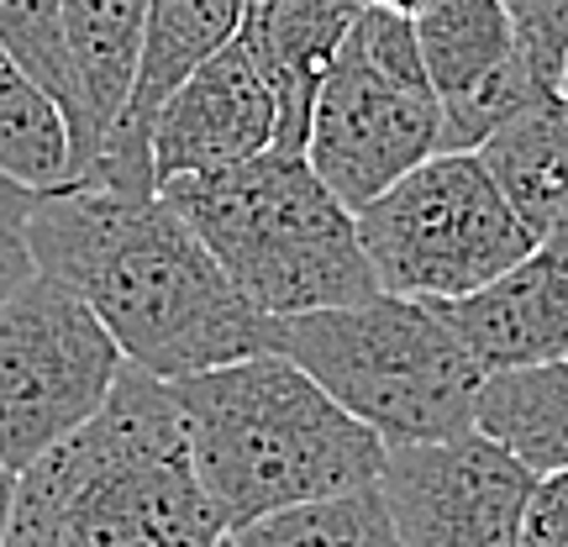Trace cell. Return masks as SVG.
Segmentation results:
<instances>
[{"label":"cell","mask_w":568,"mask_h":547,"mask_svg":"<svg viewBox=\"0 0 568 547\" xmlns=\"http://www.w3.org/2000/svg\"><path fill=\"white\" fill-rule=\"evenodd\" d=\"M474 426L516 453L531 474L568 468V353L531 368L485 374Z\"/></svg>","instance_id":"cell-17"},{"label":"cell","mask_w":568,"mask_h":547,"mask_svg":"<svg viewBox=\"0 0 568 547\" xmlns=\"http://www.w3.org/2000/svg\"><path fill=\"white\" fill-rule=\"evenodd\" d=\"M247 0H148L142 17V53H138V80H132V101H126L116 132L105 138L101 159L90 169L84 184L101 190H126V195H153V122H159L163 101L180 90L211 53H222L243 27Z\"/></svg>","instance_id":"cell-12"},{"label":"cell","mask_w":568,"mask_h":547,"mask_svg":"<svg viewBox=\"0 0 568 547\" xmlns=\"http://www.w3.org/2000/svg\"><path fill=\"white\" fill-rule=\"evenodd\" d=\"M500 195L537 243H568V95L542 90L479 148Z\"/></svg>","instance_id":"cell-16"},{"label":"cell","mask_w":568,"mask_h":547,"mask_svg":"<svg viewBox=\"0 0 568 547\" xmlns=\"http://www.w3.org/2000/svg\"><path fill=\"white\" fill-rule=\"evenodd\" d=\"M410 27L443 105V153H479L521 105L552 90L527 63L500 0H426Z\"/></svg>","instance_id":"cell-10"},{"label":"cell","mask_w":568,"mask_h":547,"mask_svg":"<svg viewBox=\"0 0 568 547\" xmlns=\"http://www.w3.org/2000/svg\"><path fill=\"white\" fill-rule=\"evenodd\" d=\"M432 153H443V105L426 80L416 27L400 11L364 6L316 90L305 163L358 211Z\"/></svg>","instance_id":"cell-6"},{"label":"cell","mask_w":568,"mask_h":547,"mask_svg":"<svg viewBox=\"0 0 568 547\" xmlns=\"http://www.w3.org/2000/svg\"><path fill=\"white\" fill-rule=\"evenodd\" d=\"M506 6L510 27H516V42L527 63L542 74V84L558 90L568 63V0H500Z\"/></svg>","instance_id":"cell-21"},{"label":"cell","mask_w":568,"mask_h":547,"mask_svg":"<svg viewBox=\"0 0 568 547\" xmlns=\"http://www.w3.org/2000/svg\"><path fill=\"white\" fill-rule=\"evenodd\" d=\"M0 174L21 190H63L74 180V142L59 101L0 48Z\"/></svg>","instance_id":"cell-18"},{"label":"cell","mask_w":568,"mask_h":547,"mask_svg":"<svg viewBox=\"0 0 568 547\" xmlns=\"http://www.w3.org/2000/svg\"><path fill=\"white\" fill-rule=\"evenodd\" d=\"M268 353L301 364L385 447L474 432L485 364L426 301L374 295L337 311L268 316Z\"/></svg>","instance_id":"cell-5"},{"label":"cell","mask_w":568,"mask_h":547,"mask_svg":"<svg viewBox=\"0 0 568 547\" xmlns=\"http://www.w3.org/2000/svg\"><path fill=\"white\" fill-rule=\"evenodd\" d=\"M353 216L379 290L426 305L464 301L537 247L479 153H432Z\"/></svg>","instance_id":"cell-7"},{"label":"cell","mask_w":568,"mask_h":547,"mask_svg":"<svg viewBox=\"0 0 568 547\" xmlns=\"http://www.w3.org/2000/svg\"><path fill=\"white\" fill-rule=\"evenodd\" d=\"M368 6H385V11H400V17H416L426 0H368Z\"/></svg>","instance_id":"cell-25"},{"label":"cell","mask_w":568,"mask_h":547,"mask_svg":"<svg viewBox=\"0 0 568 547\" xmlns=\"http://www.w3.org/2000/svg\"><path fill=\"white\" fill-rule=\"evenodd\" d=\"M558 90H564V95H568V63H564V80H558Z\"/></svg>","instance_id":"cell-26"},{"label":"cell","mask_w":568,"mask_h":547,"mask_svg":"<svg viewBox=\"0 0 568 547\" xmlns=\"http://www.w3.org/2000/svg\"><path fill=\"white\" fill-rule=\"evenodd\" d=\"M0 48L59 101L69 122L74 74H69V38H63V0H0Z\"/></svg>","instance_id":"cell-20"},{"label":"cell","mask_w":568,"mask_h":547,"mask_svg":"<svg viewBox=\"0 0 568 547\" xmlns=\"http://www.w3.org/2000/svg\"><path fill=\"white\" fill-rule=\"evenodd\" d=\"M142 17L148 0H63V38H69V74H74V180L84 184L101 159L105 138L116 132L142 53Z\"/></svg>","instance_id":"cell-15"},{"label":"cell","mask_w":568,"mask_h":547,"mask_svg":"<svg viewBox=\"0 0 568 547\" xmlns=\"http://www.w3.org/2000/svg\"><path fill=\"white\" fill-rule=\"evenodd\" d=\"M169 389L226 537L274 510L364 489L385 468V443L284 353L169 379Z\"/></svg>","instance_id":"cell-3"},{"label":"cell","mask_w":568,"mask_h":547,"mask_svg":"<svg viewBox=\"0 0 568 547\" xmlns=\"http://www.w3.org/2000/svg\"><path fill=\"white\" fill-rule=\"evenodd\" d=\"M232 290L264 316L337 311L385 295L347 211L305 153L268 148L258 159L159 184Z\"/></svg>","instance_id":"cell-4"},{"label":"cell","mask_w":568,"mask_h":547,"mask_svg":"<svg viewBox=\"0 0 568 547\" xmlns=\"http://www.w3.org/2000/svg\"><path fill=\"white\" fill-rule=\"evenodd\" d=\"M32 201H38L32 190H21L17 180L0 174V301H6L21 280H32V247H27Z\"/></svg>","instance_id":"cell-22"},{"label":"cell","mask_w":568,"mask_h":547,"mask_svg":"<svg viewBox=\"0 0 568 547\" xmlns=\"http://www.w3.org/2000/svg\"><path fill=\"white\" fill-rule=\"evenodd\" d=\"M27 247L32 269L74 290L142 374L190 379L268 353V316L232 290L159 190H42L27 216Z\"/></svg>","instance_id":"cell-1"},{"label":"cell","mask_w":568,"mask_h":547,"mask_svg":"<svg viewBox=\"0 0 568 547\" xmlns=\"http://www.w3.org/2000/svg\"><path fill=\"white\" fill-rule=\"evenodd\" d=\"M531 485L537 474L479 426L443 443L385 447L379 468L400 547H521Z\"/></svg>","instance_id":"cell-9"},{"label":"cell","mask_w":568,"mask_h":547,"mask_svg":"<svg viewBox=\"0 0 568 547\" xmlns=\"http://www.w3.org/2000/svg\"><path fill=\"white\" fill-rule=\"evenodd\" d=\"M458 343L485 364V374L500 368H531L568 353V243H537L510 264L500 280L474 290L464 301L432 305Z\"/></svg>","instance_id":"cell-13"},{"label":"cell","mask_w":568,"mask_h":547,"mask_svg":"<svg viewBox=\"0 0 568 547\" xmlns=\"http://www.w3.org/2000/svg\"><path fill=\"white\" fill-rule=\"evenodd\" d=\"M11 495H17V474L0 464V547H6V527H11Z\"/></svg>","instance_id":"cell-24"},{"label":"cell","mask_w":568,"mask_h":547,"mask_svg":"<svg viewBox=\"0 0 568 547\" xmlns=\"http://www.w3.org/2000/svg\"><path fill=\"white\" fill-rule=\"evenodd\" d=\"M521 547H568V468L537 474L521 516Z\"/></svg>","instance_id":"cell-23"},{"label":"cell","mask_w":568,"mask_h":547,"mask_svg":"<svg viewBox=\"0 0 568 547\" xmlns=\"http://www.w3.org/2000/svg\"><path fill=\"white\" fill-rule=\"evenodd\" d=\"M280 138V111L268 95L264 74L253 69L247 48L237 38L222 53L190 74V80L163 101L153 122V184L190 180V174H216L232 163H247L268 153Z\"/></svg>","instance_id":"cell-11"},{"label":"cell","mask_w":568,"mask_h":547,"mask_svg":"<svg viewBox=\"0 0 568 547\" xmlns=\"http://www.w3.org/2000/svg\"><path fill=\"white\" fill-rule=\"evenodd\" d=\"M232 547H400V531L389 521L379 479L364 489H343L326 500L258 516L226 537Z\"/></svg>","instance_id":"cell-19"},{"label":"cell","mask_w":568,"mask_h":547,"mask_svg":"<svg viewBox=\"0 0 568 547\" xmlns=\"http://www.w3.org/2000/svg\"><path fill=\"white\" fill-rule=\"evenodd\" d=\"M122 347L101 316L32 269L0 301V464L21 474L80 432L122 379Z\"/></svg>","instance_id":"cell-8"},{"label":"cell","mask_w":568,"mask_h":547,"mask_svg":"<svg viewBox=\"0 0 568 547\" xmlns=\"http://www.w3.org/2000/svg\"><path fill=\"white\" fill-rule=\"evenodd\" d=\"M222 547H232V543H222Z\"/></svg>","instance_id":"cell-27"},{"label":"cell","mask_w":568,"mask_h":547,"mask_svg":"<svg viewBox=\"0 0 568 547\" xmlns=\"http://www.w3.org/2000/svg\"><path fill=\"white\" fill-rule=\"evenodd\" d=\"M364 6L368 0H247L243 6L237 42L247 48L253 69L264 74L274 111H280L274 148L305 153L316 90H322L343 38L353 32V21L364 17Z\"/></svg>","instance_id":"cell-14"},{"label":"cell","mask_w":568,"mask_h":547,"mask_svg":"<svg viewBox=\"0 0 568 547\" xmlns=\"http://www.w3.org/2000/svg\"><path fill=\"white\" fill-rule=\"evenodd\" d=\"M169 379L126 364L80 432L17 474L6 547H222Z\"/></svg>","instance_id":"cell-2"}]
</instances>
